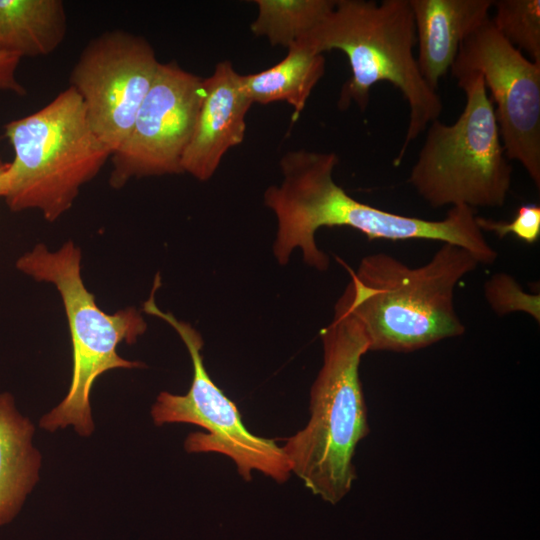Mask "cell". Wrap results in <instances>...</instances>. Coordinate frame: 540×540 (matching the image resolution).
I'll list each match as a JSON object with an SVG mask.
<instances>
[{
	"instance_id": "obj_13",
	"label": "cell",
	"mask_w": 540,
	"mask_h": 540,
	"mask_svg": "<svg viewBox=\"0 0 540 540\" xmlns=\"http://www.w3.org/2000/svg\"><path fill=\"white\" fill-rule=\"evenodd\" d=\"M416 28L417 62L428 85L437 90L461 43L489 19L492 0H409Z\"/></svg>"
},
{
	"instance_id": "obj_14",
	"label": "cell",
	"mask_w": 540,
	"mask_h": 540,
	"mask_svg": "<svg viewBox=\"0 0 540 540\" xmlns=\"http://www.w3.org/2000/svg\"><path fill=\"white\" fill-rule=\"evenodd\" d=\"M34 428L15 407L9 393L0 394V526L11 521L38 479L40 454L32 445Z\"/></svg>"
},
{
	"instance_id": "obj_7",
	"label": "cell",
	"mask_w": 540,
	"mask_h": 540,
	"mask_svg": "<svg viewBox=\"0 0 540 540\" xmlns=\"http://www.w3.org/2000/svg\"><path fill=\"white\" fill-rule=\"evenodd\" d=\"M466 95L453 124L434 120L414 163L409 184L434 208L446 205L501 207L512 181L493 103L483 77H458Z\"/></svg>"
},
{
	"instance_id": "obj_12",
	"label": "cell",
	"mask_w": 540,
	"mask_h": 540,
	"mask_svg": "<svg viewBox=\"0 0 540 540\" xmlns=\"http://www.w3.org/2000/svg\"><path fill=\"white\" fill-rule=\"evenodd\" d=\"M252 104L232 63L219 62L212 75L204 79L201 106L181 160L183 173L199 181L209 180L225 153L243 141Z\"/></svg>"
},
{
	"instance_id": "obj_5",
	"label": "cell",
	"mask_w": 540,
	"mask_h": 540,
	"mask_svg": "<svg viewBox=\"0 0 540 540\" xmlns=\"http://www.w3.org/2000/svg\"><path fill=\"white\" fill-rule=\"evenodd\" d=\"M13 150L5 201L19 212L38 209L49 222L67 212L81 186L111 158L90 127L82 98L68 87L33 114L8 122Z\"/></svg>"
},
{
	"instance_id": "obj_15",
	"label": "cell",
	"mask_w": 540,
	"mask_h": 540,
	"mask_svg": "<svg viewBox=\"0 0 540 540\" xmlns=\"http://www.w3.org/2000/svg\"><path fill=\"white\" fill-rule=\"evenodd\" d=\"M66 32L61 0H0V51L21 58L48 55Z\"/></svg>"
},
{
	"instance_id": "obj_17",
	"label": "cell",
	"mask_w": 540,
	"mask_h": 540,
	"mask_svg": "<svg viewBox=\"0 0 540 540\" xmlns=\"http://www.w3.org/2000/svg\"><path fill=\"white\" fill-rule=\"evenodd\" d=\"M258 15L250 29L271 45L289 48L304 39L334 8L336 0H255Z\"/></svg>"
},
{
	"instance_id": "obj_21",
	"label": "cell",
	"mask_w": 540,
	"mask_h": 540,
	"mask_svg": "<svg viewBox=\"0 0 540 540\" xmlns=\"http://www.w3.org/2000/svg\"><path fill=\"white\" fill-rule=\"evenodd\" d=\"M20 60L21 57L16 54L0 51V90L11 91L19 96L27 93L16 78Z\"/></svg>"
},
{
	"instance_id": "obj_2",
	"label": "cell",
	"mask_w": 540,
	"mask_h": 540,
	"mask_svg": "<svg viewBox=\"0 0 540 540\" xmlns=\"http://www.w3.org/2000/svg\"><path fill=\"white\" fill-rule=\"evenodd\" d=\"M478 264L469 251L449 243L418 267L387 253L370 254L350 272L338 302L362 326L369 351H417L465 332L454 290Z\"/></svg>"
},
{
	"instance_id": "obj_11",
	"label": "cell",
	"mask_w": 540,
	"mask_h": 540,
	"mask_svg": "<svg viewBox=\"0 0 540 540\" xmlns=\"http://www.w3.org/2000/svg\"><path fill=\"white\" fill-rule=\"evenodd\" d=\"M204 94V79L176 63H160L123 144L111 155L109 184L120 189L132 178L183 173Z\"/></svg>"
},
{
	"instance_id": "obj_8",
	"label": "cell",
	"mask_w": 540,
	"mask_h": 540,
	"mask_svg": "<svg viewBox=\"0 0 540 540\" xmlns=\"http://www.w3.org/2000/svg\"><path fill=\"white\" fill-rule=\"evenodd\" d=\"M161 285L155 277L150 297L143 311L166 321L184 342L193 365V379L185 395L161 392L151 409L158 426L168 423H189L206 432L190 433L184 447L189 453L215 452L233 460L238 473L246 481L256 470L278 483L287 481L291 474L289 461L275 440L252 434L244 425L237 406L210 378L201 355L203 339L191 324L163 312L155 302V291Z\"/></svg>"
},
{
	"instance_id": "obj_6",
	"label": "cell",
	"mask_w": 540,
	"mask_h": 540,
	"mask_svg": "<svg viewBox=\"0 0 540 540\" xmlns=\"http://www.w3.org/2000/svg\"><path fill=\"white\" fill-rule=\"evenodd\" d=\"M19 271L37 281L52 283L58 290L71 335L73 370L65 398L44 415L40 427L54 432L72 425L82 436L94 430L90 393L95 380L111 369L142 367L117 353L120 343L133 344L147 329L134 307L107 314L96 304L81 277V251L72 241L56 251L38 244L16 261Z\"/></svg>"
},
{
	"instance_id": "obj_18",
	"label": "cell",
	"mask_w": 540,
	"mask_h": 540,
	"mask_svg": "<svg viewBox=\"0 0 540 540\" xmlns=\"http://www.w3.org/2000/svg\"><path fill=\"white\" fill-rule=\"evenodd\" d=\"M493 6L495 15L490 21L495 29L540 64V1L497 0Z\"/></svg>"
},
{
	"instance_id": "obj_19",
	"label": "cell",
	"mask_w": 540,
	"mask_h": 540,
	"mask_svg": "<svg viewBox=\"0 0 540 540\" xmlns=\"http://www.w3.org/2000/svg\"><path fill=\"white\" fill-rule=\"evenodd\" d=\"M485 298L494 312L506 315L512 312H524L540 321V296L530 294L505 273L493 275L484 286Z\"/></svg>"
},
{
	"instance_id": "obj_4",
	"label": "cell",
	"mask_w": 540,
	"mask_h": 540,
	"mask_svg": "<svg viewBox=\"0 0 540 540\" xmlns=\"http://www.w3.org/2000/svg\"><path fill=\"white\" fill-rule=\"evenodd\" d=\"M299 42L318 54L337 49L347 56L351 77L341 89V109L354 102L364 111L372 86L383 81L403 94L409 120L395 165L401 163L411 142L439 118L442 100L423 78L414 55L416 28L409 0H336L334 8Z\"/></svg>"
},
{
	"instance_id": "obj_16",
	"label": "cell",
	"mask_w": 540,
	"mask_h": 540,
	"mask_svg": "<svg viewBox=\"0 0 540 540\" xmlns=\"http://www.w3.org/2000/svg\"><path fill=\"white\" fill-rule=\"evenodd\" d=\"M325 72V58L303 42L288 48L276 65L258 73L241 75L243 89L252 103H289L296 120L318 81Z\"/></svg>"
},
{
	"instance_id": "obj_1",
	"label": "cell",
	"mask_w": 540,
	"mask_h": 540,
	"mask_svg": "<svg viewBox=\"0 0 540 540\" xmlns=\"http://www.w3.org/2000/svg\"><path fill=\"white\" fill-rule=\"evenodd\" d=\"M335 153L292 151L280 160L283 180L264 193V203L275 214L277 234L273 252L281 265L299 248L304 262L319 271L329 267L328 256L315 242L321 227L344 226L369 239H421L449 243L469 251L479 264H492L497 252L476 223L475 210L452 206L444 219L426 220L388 212L357 201L336 184L332 173Z\"/></svg>"
},
{
	"instance_id": "obj_9",
	"label": "cell",
	"mask_w": 540,
	"mask_h": 540,
	"mask_svg": "<svg viewBox=\"0 0 540 540\" xmlns=\"http://www.w3.org/2000/svg\"><path fill=\"white\" fill-rule=\"evenodd\" d=\"M451 74L479 73L491 94L508 160L519 162L540 187V64L526 58L490 18L460 45Z\"/></svg>"
},
{
	"instance_id": "obj_22",
	"label": "cell",
	"mask_w": 540,
	"mask_h": 540,
	"mask_svg": "<svg viewBox=\"0 0 540 540\" xmlns=\"http://www.w3.org/2000/svg\"><path fill=\"white\" fill-rule=\"evenodd\" d=\"M11 162L0 159V197H5L9 187Z\"/></svg>"
},
{
	"instance_id": "obj_3",
	"label": "cell",
	"mask_w": 540,
	"mask_h": 540,
	"mask_svg": "<svg viewBox=\"0 0 540 540\" xmlns=\"http://www.w3.org/2000/svg\"><path fill=\"white\" fill-rule=\"evenodd\" d=\"M320 337L323 364L310 390V418L281 447L291 472L314 495L337 504L356 479L355 449L370 430L359 377L369 343L360 323L338 301Z\"/></svg>"
},
{
	"instance_id": "obj_20",
	"label": "cell",
	"mask_w": 540,
	"mask_h": 540,
	"mask_svg": "<svg viewBox=\"0 0 540 540\" xmlns=\"http://www.w3.org/2000/svg\"><path fill=\"white\" fill-rule=\"evenodd\" d=\"M476 223L482 232H493L500 239L512 234L527 244H534L540 236V207L537 204H523L510 222L477 216Z\"/></svg>"
},
{
	"instance_id": "obj_10",
	"label": "cell",
	"mask_w": 540,
	"mask_h": 540,
	"mask_svg": "<svg viewBox=\"0 0 540 540\" xmlns=\"http://www.w3.org/2000/svg\"><path fill=\"white\" fill-rule=\"evenodd\" d=\"M159 64L146 39L115 29L93 38L74 65L70 87L82 98L91 129L112 154L129 136Z\"/></svg>"
}]
</instances>
